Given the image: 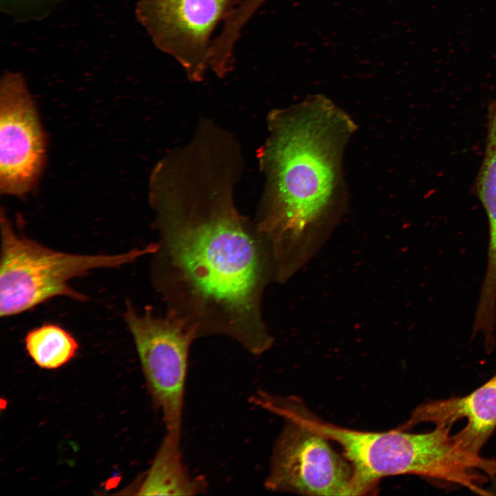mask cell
Instances as JSON below:
<instances>
[{
	"label": "cell",
	"instance_id": "30bf717a",
	"mask_svg": "<svg viewBox=\"0 0 496 496\" xmlns=\"http://www.w3.org/2000/svg\"><path fill=\"white\" fill-rule=\"evenodd\" d=\"M474 192L488 219V255L496 261V97L488 107L484 158L475 180Z\"/></svg>",
	"mask_w": 496,
	"mask_h": 496
},
{
	"label": "cell",
	"instance_id": "8fae6325",
	"mask_svg": "<svg viewBox=\"0 0 496 496\" xmlns=\"http://www.w3.org/2000/svg\"><path fill=\"white\" fill-rule=\"evenodd\" d=\"M25 346L30 357L41 369H58L76 354L79 344L65 329L54 324H44L28 332Z\"/></svg>",
	"mask_w": 496,
	"mask_h": 496
},
{
	"label": "cell",
	"instance_id": "ba28073f",
	"mask_svg": "<svg viewBox=\"0 0 496 496\" xmlns=\"http://www.w3.org/2000/svg\"><path fill=\"white\" fill-rule=\"evenodd\" d=\"M464 419L466 425L453 435L465 451L479 455L496 430V374L467 395L426 402L416 408L403 425L409 428L422 423L451 427Z\"/></svg>",
	"mask_w": 496,
	"mask_h": 496
},
{
	"label": "cell",
	"instance_id": "6da1fadb",
	"mask_svg": "<svg viewBox=\"0 0 496 496\" xmlns=\"http://www.w3.org/2000/svg\"><path fill=\"white\" fill-rule=\"evenodd\" d=\"M238 161L227 152L201 147L155 168L152 278L167 314L197 338L228 337L259 355L273 344L262 300L276 273L266 242L235 205Z\"/></svg>",
	"mask_w": 496,
	"mask_h": 496
},
{
	"label": "cell",
	"instance_id": "8992f818",
	"mask_svg": "<svg viewBox=\"0 0 496 496\" xmlns=\"http://www.w3.org/2000/svg\"><path fill=\"white\" fill-rule=\"evenodd\" d=\"M241 1L140 0L136 12L154 45L198 82L209 69L214 32Z\"/></svg>",
	"mask_w": 496,
	"mask_h": 496
},
{
	"label": "cell",
	"instance_id": "5b68a950",
	"mask_svg": "<svg viewBox=\"0 0 496 496\" xmlns=\"http://www.w3.org/2000/svg\"><path fill=\"white\" fill-rule=\"evenodd\" d=\"M124 318L166 434L180 440L189 351L197 336L180 319L150 309L142 312L128 304Z\"/></svg>",
	"mask_w": 496,
	"mask_h": 496
},
{
	"label": "cell",
	"instance_id": "52a82bcc",
	"mask_svg": "<svg viewBox=\"0 0 496 496\" xmlns=\"http://www.w3.org/2000/svg\"><path fill=\"white\" fill-rule=\"evenodd\" d=\"M45 138L34 101L21 73L6 72L0 85V191L21 196L44 168Z\"/></svg>",
	"mask_w": 496,
	"mask_h": 496
},
{
	"label": "cell",
	"instance_id": "3957f363",
	"mask_svg": "<svg viewBox=\"0 0 496 496\" xmlns=\"http://www.w3.org/2000/svg\"><path fill=\"white\" fill-rule=\"evenodd\" d=\"M0 314L18 315L57 296L85 300L68 282L96 269L131 263L154 251L153 243L118 254H76L56 251L17 232L1 212Z\"/></svg>",
	"mask_w": 496,
	"mask_h": 496
},
{
	"label": "cell",
	"instance_id": "9c48e42d",
	"mask_svg": "<svg viewBox=\"0 0 496 496\" xmlns=\"http://www.w3.org/2000/svg\"><path fill=\"white\" fill-rule=\"evenodd\" d=\"M180 442V440L165 435L137 488L138 495H195L205 490V480L199 476L193 477L186 468Z\"/></svg>",
	"mask_w": 496,
	"mask_h": 496
},
{
	"label": "cell",
	"instance_id": "277c9868",
	"mask_svg": "<svg viewBox=\"0 0 496 496\" xmlns=\"http://www.w3.org/2000/svg\"><path fill=\"white\" fill-rule=\"evenodd\" d=\"M256 406L286 421L273 448L265 486L305 495H352L353 468L313 425L309 412L293 397L258 391Z\"/></svg>",
	"mask_w": 496,
	"mask_h": 496
},
{
	"label": "cell",
	"instance_id": "7a4b0ae2",
	"mask_svg": "<svg viewBox=\"0 0 496 496\" xmlns=\"http://www.w3.org/2000/svg\"><path fill=\"white\" fill-rule=\"evenodd\" d=\"M259 150L265 176L255 223L284 282L325 240L342 206V156L355 126L331 101L315 96L273 111Z\"/></svg>",
	"mask_w": 496,
	"mask_h": 496
}]
</instances>
